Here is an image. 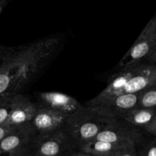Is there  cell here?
Returning <instances> with one entry per match:
<instances>
[{
	"mask_svg": "<svg viewBox=\"0 0 156 156\" xmlns=\"http://www.w3.org/2000/svg\"><path fill=\"white\" fill-rule=\"evenodd\" d=\"M61 39L59 36L43 38L27 44L24 61L16 73L14 84L15 94L28 85L41 73L59 48Z\"/></svg>",
	"mask_w": 156,
	"mask_h": 156,
	"instance_id": "cell-1",
	"label": "cell"
},
{
	"mask_svg": "<svg viewBox=\"0 0 156 156\" xmlns=\"http://www.w3.org/2000/svg\"><path fill=\"white\" fill-rule=\"evenodd\" d=\"M111 119L85 106L81 110L68 116L65 129L80 149L81 147L94 140Z\"/></svg>",
	"mask_w": 156,
	"mask_h": 156,
	"instance_id": "cell-2",
	"label": "cell"
},
{
	"mask_svg": "<svg viewBox=\"0 0 156 156\" xmlns=\"http://www.w3.org/2000/svg\"><path fill=\"white\" fill-rule=\"evenodd\" d=\"M143 62L156 64V15L145 26L133 44L118 63L117 69Z\"/></svg>",
	"mask_w": 156,
	"mask_h": 156,
	"instance_id": "cell-3",
	"label": "cell"
},
{
	"mask_svg": "<svg viewBox=\"0 0 156 156\" xmlns=\"http://www.w3.org/2000/svg\"><path fill=\"white\" fill-rule=\"evenodd\" d=\"M78 151L79 147L65 128L48 134H36L29 149L34 156H69Z\"/></svg>",
	"mask_w": 156,
	"mask_h": 156,
	"instance_id": "cell-4",
	"label": "cell"
},
{
	"mask_svg": "<svg viewBox=\"0 0 156 156\" xmlns=\"http://www.w3.org/2000/svg\"><path fill=\"white\" fill-rule=\"evenodd\" d=\"M152 137L121 119H111L94 140L138 146Z\"/></svg>",
	"mask_w": 156,
	"mask_h": 156,
	"instance_id": "cell-5",
	"label": "cell"
},
{
	"mask_svg": "<svg viewBox=\"0 0 156 156\" xmlns=\"http://www.w3.org/2000/svg\"><path fill=\"white\" fill-rule=\"evenodd\" d=\"M140 92L120 94L101 99H91L85 106L110 119H122L128 112L138 107Z\"/></svg>",
	"mask_w": 156,
	"mask_h": 156,
	"instance_id": "cell-6",
	"label": "cell"
},
{
	"mask_svg": "<svg viewBox=\"0 0 156 156\" xmlns=\"http://www.w3.org/2000/svg\"><path fill=\"white\" fill-rule=\"evenodd\" d=\"M35 136L30 122L17 126L0 142V156H21L29 152Z\"/></svg>",
	"mask_w": 156,
	"mask_h": 156,
	"instance_id": "cell-7",
	"label": "cell"
},
{
	"mask_svg": "<svg viewBox=\"0 0 156 156\" xmlns=\"http://www.w3.org/2000/svg\"><path fill=\"white\" fill-rule=\"evenodd\" d=\"M36 103L66 116H71L85 106L73 96L58 92L38 93Z\"/></svg>",
	"mask_w": 156,
	"mask_h": 156,
	"instance_id": "cell-8",
	"label": "cell"
},
{
	"mask_svg": "<svg viewBox=\"0 0 156 156\" xmlns=\"http://www.w3.org/2000/svg\"><path fill=\"white\" fill-rule=\"evenodd\" d=\"M36 106V113L30 123L37 135L48 134L65 128L68 116L37 103Z\"/></svg>",
	"mask_w": 156,
	"mask_h": 156,
	"instance_id": "cell-9",
	"label": "cell"
},
{
	"mask_svg": "<svg viewBox=\"0 0 156 156\" xmlns=\"http://www.w3.org/2000/svg\"><path fill=\"white\" fill-rule=\"evenodd\" d=\"M147 64L150 63H138L123 68L118 69L117 73H114L109 77L107 87L98 95L94 97V99H101L119 95V93L124 87L125 84L129 80L132 79L136 73L141 71Z\"/></svg>",
	"mask_w": 156,
	"mask_h": 156,
	"instance_id": "cell-10",
	"label": "cell"
},
{
	"mask_svg": "<svg viewBox=\"0 0 156 156\" xmlns=\"http://www.w3.org/2000/svg\"><path fill=\"white\" fill-rule=\"evenodd\" d=\"M36 103L22 93L14 94L12 108L5 123L12 126H19L31 122L36 113Z\"/></svg>",
	"mask_w": 156,
	"mask_h": 156,
	"instance_id": "cell-11",
	"label": "cell"
},
{
	"mask_svg": "<svg viewBox=\"0 0 156 156\" xmlns=\"http://www.w3.org/2000/svg\"><path fill=\"white\" fill-rule=\"evenodd\" d=\"M121 119L139 128L145 134L156 137V109L135 108Z\"/></svg>",
	"mask_w": 156,
	"mask_h": 156,
	"instance_id": "cell-12",
	"label": "cell"
},
{
	"mask_svg": "<svg viewBox=\"0 0 156 156\" xmlns=\"http://www.w3.org/2000/svg\"><path fill=\"white\" fill-rule=\"evenodd\" d=\"M130 146L133 145L114 143V142H108L105 141L92 140L81 147L79 151H83L92 156H108Z\"/></svg>",
	"mask_w": 156,
	"mask_h": 156,
	"instance_id": "cell-13",
	"label": "cell"
},
{
	"mask_svg": "<svg viewBox=\"0 0 156 156\" xmlns=\"http://www.w3.org/2000/svg\"><path fill=\"white\" fill-rule=\"evenodd\" d=\"M138 108L156 109V84L140 92Z\"/></svg>",
	"mask_w": 156,
	"mask_h": 156,
	"instance_id": "cell-14",
	"label": "cell"
},
{
	"mask_svg": "<svg viewBox=\"0 0 156 156\" xmlns=\"http://www.w3.org/2000/svg\"><path fill=\"white\" fill-rule=\"evenodd\" d=\"M137 156H156V137H150L136 147Z\"/></svg>",
	"mask_w": 156,
	"mask_h": 156,
	"instance_id": "cell-15",
	"label": "cell"
},
{
	"mask_svg": "<svg viewBox=\"0 0 156 156\" xmlns=\"http://www.w3.org/2000/svg\"><path fill=\"white\" fill-rule=\"evenodd\" d=\"M14 95L0 97V125L5 123L12 108Z\"/></svg>",
	"mask_w": 156,
	"mask_h": 156,
	"instance_id": "cell-16",
	"label": "cell"
},
{
	"mask_svg": "<svg viewBox=\"0 0 156 156\" xmlns=\"http://www.w3.org/2000/svg\"><path fill=\"white\" fill-rule=\"evenodd\" d=\"M21 46H4L0 44V70L4 67L12 57L20 50Z\"/></svg>",
	"mask_w": 156,
	"mask_h": 156,
	"instance_id": "cell-17",
	"label": "cell"
},
{
	"mask_svg": "<svg viewBox=\"0 0 156 156\" xmlns=\"http://www.w3.org/2000/svg\"><path fill=\"white\" fill-rule=\"evenodd\" d=\"M108 156H137L135 146H130Z\"/></svg>",
	"mask_w": 156,
	"mask_h": 156,
	"instance_id": "cell-18",
	"label": "cell"
},
{
	"mask_svg": "<svg viewBox=\"0 0 156 156\" xmlns=\"http://www.w3.org/2000/svg\"><path fill=\"white\" fill-rule=\"evenodd\" d=\"M17 126H12V125H8V124L3 123L0 125V142L4 139L5 137L10 134Z\"/></svg>",
	"mask_w": 156,
	"mask_h": 156,
	"instance_id": "cell-19",
	"label": "cell"
},
{
	"mask_svg": "<svg viewBox=\"0 0 156 156\" xmlns=\"http://www.w3.org/2000/svg\"><path fill=\"white\" fill-rule=\"evenodd\" d=\"M69 156H92V155H91V154H87V153H85V152H83V151H76V152L72 154L71 155H69Z\"/></svg>",
	"mask_w": 156,
	"mask_h": 156,
	"instance_id": "cell-20",
	"label": "cell"
},
{
	"mask_svg": "<svg viewBox=\"0 0 156 156\" xmlns=\"http://www.w3.org/2000/svg\"><path fill=\"white\" fill-rule=\"evenodd\" d=\"M6 3H7V0H0V6L1 5H5V6Z\"/></svg>",
	"mask_w": 156,
	"mask_h": 156,
	"instance_id": "cell-21",
	"label": "cell"
},
{
	"mask_svg": "<svg viewBox=\"0 0 156 156\" xmlns=\"http://www.w3.org/2000/svg\"><path fill=\"white\" fill-rule=\"evenodd\" d=\"M21 156H34V155L31 154L30 152H27V153H25V154H22V155H21Z\"/></svg>",
	"mask_w": 156,
	"mask_h": 156,
	"instance_id": "cell-22",
	"label": "cell"
},
{
	"mask_svg": "<svg viewBox=\"0 0 156 156\" xmlns=\"http://www.w3.org/2000/svg\"><path fill=\"white\" fill-rule=\"evenodd\" d=\"M5 6V5H1V6H0V15H1L2 12V10H3V9H4Z\"/></svg>",
	"mask_w": 156,
	"mask_h": 156,
	"instance_id": "cell-23",
	"label": "cell"
}]
</instances>
